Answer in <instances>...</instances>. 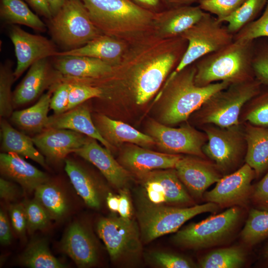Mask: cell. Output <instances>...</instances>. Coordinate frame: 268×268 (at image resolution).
I'll return each mask as SVG.
<instances>
[{
  "instance_id": "1",
  "label": "cell",
  "mask_w": 268,
  "mask_h": 268,
  "mask_svg": "<svg viewBox=\"0 0 268 268\" xmlns=\"http://www.w3.org/2000/svg\"><path fill=\"white\" fill-rule=\"evenodd\" d=\"M188 42L181 36L159 38L151 34L129 44L113 71L123 73L135 102H147L183 57Z\"/></svg>"
},
{
  "instance_id": "2",
  "label": "cell",
  "mask_w": 268,
  "mask_h": 268,
  "mask_svg": "<svg viewBox=\"0 0 268 268\" xmlns=\"http://www.w3.org/2000/svg\"><path fill=\"white\" fill-rule=\"evenodd\" d=\"M95 25L104 34L131 43L153 34L156 13L132 0H81Z\"/></svg>"
},
{
  "instance_id": "3",
  "label": "cell",
  "mask_w": 268,
  "mask_h": 268,
  "mask_svg": "<svg viewBox=\"0 0 268 268\" xmlns=\"http://www.w3.org/2000/svg\"><path fill=\"white\" fill-rule=\"evenodd\" d=\"M255 45L256 40H234L200 59L195 64V84L205 86L216 82L233 84L255 79L253 60Z\"/></svg>"
},
{
  "instance_id": "4",
  "label": "cell",
  "mask_w": 268,
  "mask_h": 268,
  "mask_svg": "<svg viewBox=\"0 0 268 268\" xmlns=\"http://www.w3.org/2000/svg\"><path fill=\"white\" fill-rule=\"evenodd\" d=\"M196 72L195 64H193L166 81L158 95H164L162 119L165 124L186 121L211 95L230 84L220 81L205 86H197L195 82Z\"/></svg>"
},
{
  "instance_id": "5",
  "label": "cell",
  "mask_w": 268,
  "mask_h": 268,
  "mask_svg": "<svg viewBox=\"0 0 268 268\" xmlns=\"http://www.w3.org/2000/svg\"><path fill=\"white\" fill-rule=\"evenodd\" d=\"M262 84L256 78L230 84L211 95L198 110L199 122L227 128L240 125L243 107L261 91Z\"/></svg>"
},
{
  "instance_id": "6",
  "label": "cell",
  "mask_w": 268,
  "mask_h": 268,
  "mask_svg": "<svg viewBox=\"0 0 268 268\" xmlns=\"http://www.w3.org/2000/svg\"><path fill=\"white\" fill-rule=\"evenodd\" d=\"M217 209L218 205L210 202L192 207H178L141 201L137 210L141 240L148 243L176 232L192 217L204 212H214Z\"/></svg>"
},
{
  "instance_id": "7",
  "label": "cell",
  "mask_w": 268,
  "mask_h": 268,
  "mask_svg": "<svg viewBox=\"0 0 268 268\" xmlns=\"http://www.w3.org/2000/svg\"><path fill=\"white\" fill-rule=\"evenodd\" d=\"M50 21L54 39L69 50L83 46L104 34L92 21L81 0H65Z\"/></svg>"
},
{
  "instance_id": "8",
  "label": "cell",
  "mask_w": 268,
  "mask_h": 268,
  "mask_svg": "<svg viewBox=\"0 0 268 268\" xmlns=\"http://www.w3.org/2000/svg\"><path fill=\"white\" fill-rule=\"evenodd\" d=\"M180 36L187 41V47L179 63L167 79L202 57L220 50L234 40V35L227 27L223 26L216 18L206 12Z\"/></svg>"
},
{
  "instance_id": "9",
  "label": "cell",
  "mask_w": 268,
  "mask_h": 268,
  "mask_svg": "<svg viewBox=\"0 0 268 268\" xmlns=\"http://www.w3.org/2000/svg\"><path fill=\"white\" fill-rule=\"evenodd\" d=\"M240 215L237 207L189 224L178 231L172 238L173 242L182 247L194 249L207 248L217 244L233 231Z\"/></svg>"
},
{
  "instance_id": "10",
  "label": "cell",
  "mask_w": 268,
  "mask_h": 268,
  "mask_svg": "<svg viewBox=\"0 0 268 268\" xmlns=\"http://www.w3.org/2000/svg\"><path fill=\"white\" fill-rule=\"evenodd\" d=\"M203 131L207 141L202 151L214 162L218 170L223 172L230 170L246 152L244 132L240 125L227 128L207 125Z\"/></svg>"
},
{
  "instance_id": "11",
  "label": "cell",
  "mask_w": 268,
  "mask_h": 268,
  "mask_svg": "<svg viewBox=\"0 0 268 268\" xmlns=\"http://www.w3.org/2000/svg\"><path fill=\"white\" fill-rule=\"evenodd\" d=\"M97 230L114 261L136 254L141 249L139 225L131 218H102L97 223Z\"/></svg>"
},
{
  "instance_id": "12",
  "label": "cell",
  "mask_w": 268,
  "mask_h": 268,
  "mask_svg": "<svg viewBox=\"0 0 268 268\" xmlns=\"http://www.w3.org/2000/svg\"><path fill=\"white\" fill-rule=\"evenodd\" d=\"M148 132L159 146L168 153H184L204 158L202 147L207 141L202 133L189 125L178 128L167 127L154 120L149 122Z\"/></svg>"
},
{
  "instance_id": "13",
  "label": "cell",
  "mask_w": 268,
  "mask_h": 268,
  "mask_svg": "<svg viewBox=\"0 0 268 268\" xmlns=\"http://www.w3.org/2000/svg\"><path fill=\"white\" fill-rule=\"evenodd\" d=\"M9 37L16 58L17 64L14 70L15 80L36 62L55 57L58 52L54 43L47 38L28 33L16 25L10 28Z\"/></svg>"
},
{
  "instance_id": "14",
  "label": "cell",
  "mask_w": 268,
  "mask_h": 268,
  "mask_svg": "<svg viewBox=\"0 0 268 268\" xmlns=\"http://www.w3.org/2000/svg\"><path fill=\"white\" fill-rule=\"evenodd\" d=\"M255 175L254 170L245 163L235 172L221 178L213 189L204 193L205 199L221 206L242 203L249 197Z\"/></svg>"
},
{
  "instance_id": "15",
  "label": "cell",
  "mask_w": 268,
  "mask_h": 268,
  "mask_svg": "<svg viewBox=\"0 0 268 268\" xmlns=\"http://www.w3.org/2000/svg\"><path fill=\"white\" fill-rule=\"evenodd\" d=\"M62 75L51 67L48 58L33 64L13 92L14 106L18 107L32 102L47 88L59 83Z\"/></svg>"
},
{
  "instance_id": "16",
  "label": "cell",
  "mask_w": 268,
  "mask_h": 268,
  "mask_svg": "<svg viewBox=\"0 0 268 268\" xmlns=\"http://www.w3.org/2000/svg\"><path fill=\"white\" fill-rule=\"evenodd\" d=\"M89 137L69 130L47 128L32 139L44 156L49 160L59 161L82 147Z\"/></svg>"
},
{
  "instance_id": "17",
  "label": "cell",
  "mask_w": 268,
  "mask_h": 268,
  "mask_svg": "<svg viewBox=\"0 0 268 268\" xmlns=\"http://www.w3.org/2000/svg\"><path fill=\"white\" fill-rule=\"evenodd\" d=\"M175 169L189 193L197 199L201 198L210 186L221 178L215 164L198 156H182Z\"/></svg>"
},
{
  "instance_id": "18",
  "label": "cell",
  "mask_w": 268,
  "mask_h": 268,
  "mask_svg": "<svg viewBox=\"0 0 268 268\" xmlns=\"http://www.w3.org/2000/svg\"><path fill=\"white\" fill-rule=\"evenodd\" d=\"M204 13L199 6L192 5L170 8L156 13L153 34L164 39L180 36L199 21Z\"/></svg>"
},
{
  "instance_id": "19",
  "label": "cell",
  "mask_w": 268,
  "mask_h": 268,
  "mask_svg": "<svg viewBox=\"0 0 268 268\" xmlns=\"http://www.w3.org/2000/svg\"><path fill=\"white\" fill-rule=\"evenodd\" d=\"M97 141L89 137L74 153L95 166L113 186L125 188L130 180V173L114 159L109 150L101 146Z\"/></svg>"
},
{
  "instance_id": "20",
  "label": "cell",
  "mask_w": 268,
  "mask_h": 268,
  "mask_svg": "<svg viewBox=\"0 0 268 268\" xmlns=\"http://www.w3.org/2000/svg\"><path fill=\"white\" fill-rule=\"evenodd\" d=\"M180 154L153 151L137 146L127 148L121 161L125 167L139 176L158 169L175 168Z\"/></svg>"
},
{
  "instance_id": "21",
  "label": "cell",
  "mask_w": 268,
  "mask_h": 268,
  "mask_svg": "<svg viewBox=\"0 0 268 268\" xmlns=\"http://www.w3.org/2000/svg\"><path fill=\"white\" fill-rule=\"evenodd\" d=\"M55 57L54 67L66 77L100 78L110 75L115 66L102 60L88 57L60 56Z\"/></svg>"
},
{
  "instance_id": "22",
  "label": "cell",
  "mask_w": 268,
  "mask_h": 268,
  "mask_svg": "<svg viewBox=\"0 0 268 268\" xmlns=\"http://www.w3.org/2000/svg\"><path fill=\"white\" fill-rule=\"evenodd\" d=\"M0 170L4 177L12 180L29 192L48 182L47 174L13 152L0 154Z\"/></svg>"
},
{
  "instance_id": "23",
  "label": "cell",
  "mask_w": 268,
  "mask_h": 268,
  "mask_svg": "<svg viewBox=\"0 0 268 268\" xmlns=\"http://www.w3.org/2000/svg\"><path fill=\"white\" fill-rule=\"evenodd\" d=\"M67 129L83 134L100 142L110 151L113 146L101 134L94 124L88 109L80 105L62 114L49 117L47 128Z\"/></svg>"
},
{
  "instance_id": "24",
  "label": "cell",
  "mask_w": 268,
  "mask_h": 268,
  "mask_svg": "<svg viewBox=\"0 0 268 268\" xmlns=\"http://www.w3.org/2000/svg\"><path fill=\"white\" fill-rule=\"evenodd\" d=\"M62 247L79 267H90L96 262L97 253L95 243L88 231L78 222L69 226Z\"/></svg>"
},
{
  "instance_id": "25",
  "label": "cell",
  "mask_w": 268,
  "mask_h": 268,
  "mask_svg": "<svg viewBox=\"0 0 268 268\" xmlns=\"http://www.w3.org/2000/svg\"><path fill=\"white\" fill-rule=\"evenodd\" d=\"M129 43L109 35L102 34L80 47L58 52L56 56H77L102 60L117 65L125 53Z\"/></svg>"
},
{
  "instance_id": "26",
  "label": "cell",
  "mask_w": 268,
  "mask_h": 268,
  "mask_svg": "<svg viewBox=\"0 0 268 268\" xmlns=\"http://www.w3.org/2000/svg\"><path fill=\"white\" fill-rule=\"evenodd\" d=\"M95 126L102 136L113 146L129 142L139 146H149L156 143L150 135L140 132L123 122L112 119L103 114L95 117Z\"/></svg>"
},
{
  "instance_id": "27",
  "label": "cell",
  "mask_w": 268,
  "mask_h": 268,
  "mask_svg": "<svg viewBox=\"0 0 268 268\" xmlns=\"http://www.w3.org/2000/svg\"><path fill=\"white\" fill-rule=\"evenodd\" d=\"M244 132L247 145L246 163L258 176L268 168V128L248 123Z\"/></svg>"
},
{
  "instance_id": "28",
  "label": "cell",
  "mask_w": 268,
  "mask_h": 268,
  "mask_svg": "<svg viewBox=\"0 0 268 268\" xmlns=\"http://www.w3.org/2000/svg\"><path fill=\"white\" fill-rule=\"evenodd\" d=\"M0 126V149L3 152L16 153L46 167L45 157L36 148L32 138L13 128L5 119H1Z\"/></svg>"
},
{
  "instance_id": "29",
  "label": "cell",
  "mask_w": 268,
  "mask_h": 268,
  "mask_svg": "<svg viewBox=\"0 0 268 268\" xmlns=\"http://www.w3.org/2000/svg\"><path fill=\"white\" fill-rule=\"evenodd\" d=\"M56 87H52L42 95L38 101L25 109L13 111L11 122L21 130L31 133H40L47 128L50 102Z\"/></svg>"
},
{
  "instance_id": "30",
  "label": "cell",
  "mask_w": 268,
  "mask_h": 268,
  "mask_svg": "<svg viewBox=\"0 0 268 268\" xmlns=\"http://www.w3.org/2000/svg\"><path fill=\"white\" fill-rule=\"evenodd\" d=\"M65 170L78 195L89 207L98 209L100 200L96 186L92 178L78 164L65 159Z\"/></svg>"
},
{
  "instance_id": "31",
  "label": "cell",
  "mask_w": 268,
  "mask_h": 268,
  "mask_svg": "<svg viewBox=\"0 0 268 268\" xmlns=\"http://www.w3.org/2000/svg\"><path fill=\"white\" fill-rule=\"evenodd\" d=\"M0 15L8 24L23 25L39 32L46 30L45 23L22 0H1Z\"/></svg>"
},
{
  "instance_id": "32",
  "label": "cell",
  "mask_w": 268,
  "mask_h": 268,
  "mask_svg": "<svg viewBox=\"0 0 268 268\" xmlns=\"http://www.w3.org/2000/svg\"><path fill=\"white\" fill-rule=\"evenodd\" d=\"M146 174L160 183L165 195L166 202L187 203L191 201V197L178 177L175 168L155 170Z\"/></svg>"
},
{
  "instance_id": "33",
  "label": "cell",
  "mask_w": 268,
  "mask_h": 268,
  "mask_svg": "<svg viewBox=\"0 0 268 268\" xmlns=\"http://www.w3.org/2000/svg\"><path fill=\"white\" fill-rule=\"evenodd\" d=\"M34 194L35 199L44 207L51 218H60L67 212V199L57 186L47 182L38 186L34 191Z\"/></svg>"
},
{
  "instance_id": "34",
  "label": "cell",
  "mask_w": 268,
  "mask_h": 268,
  "mask_svg": "<svg viewBox=\"0 0 268 268\" xmlns=\"http://www.w3.org/2000/svg\"><path fill=\"white\" fill-rule=\"evenodd\" d=\"M21 262L30 268H64L66 266L50 251L47 242L38 239L31 242L23 253Z\"/></svg>"
},
{
  "instance_id": "35",
  "label": "cell",
  "mask_w": 268,
  "mask_h": 268,
  "mask_svg": "<svg viewBox=\"0 0 268 268\" xmlns=\"http://www.w3.org/2000/svg\"><path fill=\"white\" fill-rule=\"evenodd\" d=\"M245 262V254L239 247L220 248L210 252L200 261L202 268H237Z\"/></svg>"
},
{
  "instance_id": "36",
  "label": "cell",
  "mask_w": 268,
  "mask_h": 268,
  "mask_svg": "<svg viewBox=\"0 0 268 268\" xmlns=\"http://www.w3.org/2000/svg\"><path fill=\"white\" fill-rule=\"evenodd\" d=\"M267 1L268 0H246L235 12L223 19L221 23L227 22V29L234 35L256 19Z\"/></svg>"
},
{
  "instance_id": "37",
  "label": "cell",
  "mask_w": 268,
  "mask_h": 268,
  "mask_svg": "<svg viewBox=\"0 0 268 268\" xmlns=\"http://www.w3.org/2000/svg\"><path fill=\"white\" fill-rule=\"evenodd\" d=\"M242 240L254 245L268 236V210L252 209L241 232Z\"/></svg>"
},
{
  "instance_id": "38",
  "label": "cell",
  "mask_w": 268,
  "mask_h": 268,
  "mask_svg": "<svg viewBox=\"0 0 268 268\" xmlns=\"http://www.w3.org/2000/svg\"><path fill=\"white\" fill-rule=\"evenodd\" d=\"M15 78L10 63L0 67V116L1 119L10 117L13 112L12 85Z\"/></svg>"
},
{
  "instance_id": "39",
  "label": "cell",
  "mask_w": 268,
  "mask_h": 268,
  "mask_svg": "<svg viewBox=\"0 0 268 268\" xmlns=\"http://www.w3.org/2000/svg\"><path fill=\"white\" fill-rule=\"evenodd\" d=\"M61 80L68 82L71 84L67 111L82 104L91 98H102L103 91L98 86L80 82L63 75Z\"/></svg>"
},
{
  "instance_id": "40",
  "label": "cell",
  "mask_w": 268,
  "mask_h": 268,
  "mask_svg": "<svg viewBox=\"0 0 268 268\" xmlns=\"http://www.w3.org/2000/svg\"><path fill=\"white\" fill-rule=\"evenodd\" d=\"M251 100L253 103L245 113L244 120L254 126L268 127V92H260Z\"/></svg>"
},
{
  "instance_id": "41",
  "label": "cell",
  "mask_w": 268,
  "mask_h": 268,
  "mask_svg": "<svg viewBox=\"0 0 268 268\" xmlns=\"http://www.w3.org/2000/svg\"><path fill=\"white\" fill-rule=\"evenodd\" d=\"M29 232L45 228L51 218L47 211L35 199L23 202Z\"/></svg>"
},
{
  "instance_id": "42",
  "label": "cell",
  "mask_w": 268,
  "mask_h": 268,
  "mask_svg": "<svg viewBox=\"0 0 268 268\" xmlns=\"http://www.w3.org/2000/svg\"><path fill=\"white\" fill-rule=\"evenodd\" d=\"M268 38V0L262 15L234 35V40H255Z\"/></svg>"
},
{
  "instance_id": "43",
  "label": "cell",
  "mask_w": 268,
  "mask_h": 268,
  "mask_svg": "<svg viewBox=\"0 0 268 268\" xmlns=\"http://www.w3.org/2000/svg\"><path fill=\"white\" fill-rule=\"evenodd\" d=\"M246 0H200L199 6L203 10L215 14L221 21L233 14Z\"/></svg>"
},
{
  "instance_id": "44",
  "label": "cell",
  "mask_w": 268,
  "mask_h": 268,
  "mask_svg": "<svg viewBox=\"0 0 268 268\" xmlns=\"http://www.w3.org/2000/svg\"><path fill=\"white\" fill-rule=\"evenodd\" d=\"M255 78L261 84L268 85V42L257 44L253 60Z\"/></svg>"
},
{
  "instance_id": "45",
  "label": "cell",
  "mask_w": 268,
  "mask_h": 268,
  "mask_svg": "<svg viewBox=\"0 0 268 268\" xmlns=\"http://www.w3.org/2000/svg\"><path fill=\"white\" fill-rule=\"evenodd\" d=\"M61 81L57 85L50 102V108L56 115L61 114L67 111L69 94L71 88L70 83Z\"/></svg>"
},
{
  "instance_id": "46",
  "label": "cell",
  "mask_w": 268,
  "mask_h": 268,
  "mask_svg": "<svg viewBox=\"0 0 268 268\" xmlns=\"http://www.w3.org/2000/svg\"><path fill=\"white\" fill-rule=\"evenodd\" d=\"M151 258L157 265L165 268H190L194 265L186 258L174 254L155 252L151 254Z\"/></svg>"
},
{
  "instance_id": "47",
  "label": "cell",
  "mask_w": 268,
  "mask_h": 268,
  "mask_svg": "<svg viewBox=\"0 0 268 268\" xmlns=\"http://www.w3.org/2000/svg\"><path fill=\"white\" fill-rule=\"evenodd\" d=\"M9 211L13 229L18 235L22 236L27 229L26 215L23 203L10 205Z\"/></svg>"
},
{
  "instance_id": "48",
  "label": "cell",
  "mask_w": 268,
  "mask_h": 268,
  "mask_svg": "<svg viewBox=\"0 0 268 268\" xmlns=\"http://www.w3.org/2000/svg\"><path fill=\"white\" fill-rule=\"evenodd\" d=\"M253 198L259 205L268 210V172L257 185Z\"/></svg>"
},
{
  "instance_id": "49",
  "label": "cell",
  "mask_w": 268,
  "mask_h": 268,
  "mask_svg": "<svg viewBox=\"0 0 268 268\" xmlns=\"http://www.w3.org/2000/svg\"><path fill=\"white\" fill-rule=\"evenodd\" d=\"M18 187L13 183L3 178L0 179V197L6 201L16 199L19 195Z\"/></svg>"
},
{
  "instance_id": "50",
  "label": "cell",
  "mask_w": 268,
  "mask_h": 268,
  "mask_svg": "<svg viewBox=\"0 0 268 268\" xmlns=\"http://www.w3.org/2000/svg\"><path fill=\"white\" fill-rule=\"evenodd\" d=\"M119 196L118 212L120 216L125 218H131L132 215V204L128 190L121 189Z\"/></svg>"
},
{
  "instance_id": "51",
  "label": "cell",
  "mask_w": 268,
  "mask_h": 268,
  "mask_svg": "<svg viewBox=\"0 0 268 268\" xmlns=\"http://www.w3.org/2000/svg\"><path fill=\"white\" fill-rule=\"evenodd\" d=\"M12 239L9 223L5 213L0 211V242L2 245H9Z\"/></svg>"
},
{
  "instance_id": "52",
  "label": "cell",
  "mask_w": 268,
  "mask_h": 268,
  "mask_svg": "<svg viewBox=\"0 0 268 268\" xmlns=\"http://www.w3.org/2000/svg\"><path fill=\"white\" fill-rule=\"evenodd\" d=\"M34 10L50 20L52 15L46 0H25Z\"/></svg>"
},
{
  "instance_id": "53",
  "label": "cell",
  "mask_w": 268,
  "mask_h": 268,
  "mask_svg": "<svg viewBox=\"0 0 268 268\" xmlns=\"http://www.w3.org/2000/svg\"><path fill=\"white\" fill-rule=\"evenodd\" d=\"M164 3L167 5L168 8L191 5L193 3L199 1L200 0H163Z\"/></svg>"
},
{
  "instance_id": "54",
  "label": "cell",
  "mask_w": 268,
  "mask_h": 268,
  "mask_svg": "<svg viewBox=\"0 0 268 268\" xmlns=\"http://www.w3.org/2000/svg\"><path fill=\"white\" fill-rule=\"evenodd\" d=\"M107 205L110 210L113 212H118L119 205V196L109 193L107 197Z\"/></svg>"
},
{
  "instance_id": "55",
  "label": "cell",
  "mask_w": 268,
  "mask_h": 268,
  "mask_svg": "<svg viewBox=\"0 0 268 268\" xmlns=\"http://www.w3.org/2000/svg\"><path fill=\"white\" fill-rule=\"evenodd\" d=\"M50 9L52 17L61 8L65 0H46Z\"/></svg>"
},
{
  "instance_id": "56",
  "label": "cell",
  "mask_w": 268,
  "mask_h": 268,
  "mask_svg": "<svg viewBox=\"0 0 268 268\" xmlns=\"http://www.w3.org/2000/svg\"><path fill=\"white\" fill-rule=\"evenodd\" d=\"M138 5L146 8H152L158 6L159 0H132Z\"/></svg>"
},
{
  "instance_id": "57",
  "label": "cell",
  "mask_w": 268,
  "mask_h": 268,
  "mask_svg": "<svg viewBox=\"0 0 268 268\" xmlns=\"http://www.w3.org/2000/svg\"><path fill=\"white\" fill-rule=\"evenodd\" d=\"M200 0H199V1H200Z\"/></svg>"
}]
</instances>
